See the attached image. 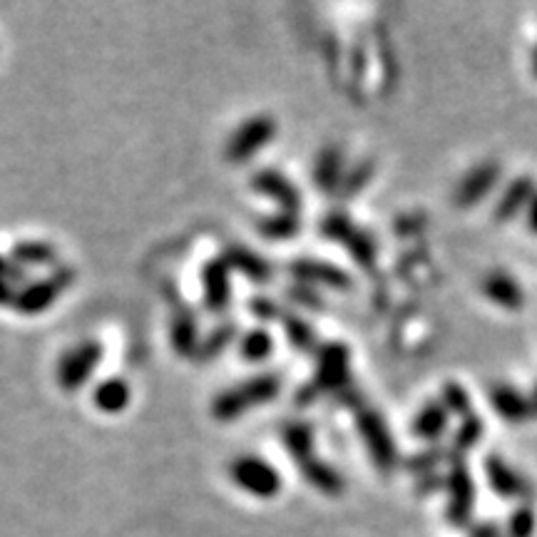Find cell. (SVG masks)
I'll return each instance as SVG.
<instances>
[{
    "mask_svg": "<svg viewBox=\"0 0 537 537\" xmlns=\"http://www.w3.org/2000/svg\"><path fill=\"white\" fill-rule=\"evenodd\" d=\"M490 403H493L495 411L510 423H523L528 421L533 413H530V401L520 391H515L513 386H493L490 388Z\"/></svg>",
    "mask_w": 537,
    "mask_h": 537,
    "instance_id": "4fadbf2b",
    "label": "cell"
},
{
    "mask_svg": "<svg viewBox=\"0 0 537 537\" xmlns=\"http://www.w3.org/2000/svg\"><path fill=\"white\" fill-rule=\"evenodd\" d=\"M234 257H237L239 267L247 271V274L252 276L254 281H267L269 279V267L262 262V259L252 257V254H247V252H237Z\"/></svg>",
    "mask_w": 537,
    "mask_h": 537,
    "instance_id": "484cf974",
    "label": "cell"
},
{
    "mask_svg": "<svg viewBox=\"0 0 537 537\" xmlns=\"http://www.w3.org/2000/svg\"><path fill=\"white\" fill-rule=\"evenodd\" d=\"M498 177H500L498 162H483V165H478L475 170H470L468 175H465L460 187L455 189L453 202L463 209L473 207V204H478L480 199L498 184Z\"/></svg>",
    "mask_w": 537,
    "mask_h": 537,
    "instance_id": "ba28073f",
    "label": "cell"
},
{
    "mask_svg": "<svg viewBox=\"0 0 537 537\" xmlns=\"http://www.w3.org/2000/svg\"><path fill=\"white\" fill-rule=\"evenodd\" d=\"M284 326H286V334H289V341L294 349L299 351H311L316 346V336L314 331H311V326L306 324L304 319H299V316H291L284 314Z\"/></svg>",
    "mask_w": 537,
    "mask_h": 537,
    "instance_id": "44dd1931",
    "label": "cell"
},
{
    "mask_svg": "<svg viewBox=\"0 0 537 537\" xmlns=\"http://www.w3.org/2000/svg\"><path fill=\"white\" fill-rule=\"evenodd\" d=\"M530 401V413H533V416L537 418V386H535V391H533V396L528 398Z\"/></svg>",
    "mask_w": 537,
    "mask_h": 537,
    "instance_id": "f546056e",
    "label": "cell"
},
{
    "mask_svg": "<svg viewBox=\"0 0 537 537\" xmlns=\"http://www.w3.org/2000/svg\"><path fill=\"white\" fill-rule=\"evenodd\" d=\"M321 232H324V237L331 239V242L344 244L358 267L371 269L373 264H376V242H373L363 229L354 227L344 212H331L329 217L321 222Z\"/></svg>",
    "mask_w": 537,
    "mask_h": 537,
    "instance_id": "7a4b0ae2",
    "label": "cell"
},
{
    "mask_svg": "<svg viewBox=\"0 0 537 537\" xmlns=\"http://www.w3.org/2000/svg\"><path fill=\"white\" fill-rule=\"evenodd\" d=\"M259 229L269 239H291L301 229V219L296 214H279V217L264 219Z\"/></svg>",
    "mask_w": 537,
    "mask_h": 537,
    "instance_id": "ffe728a7",
    "label": "cell"
},
{
    "mask_svg": "<svg viewBox=\"0 0 537 537\" xmlns=\"http://www.w3.org/2000/svg\"><path fill=\"white\" fill-rule=\"evenodd\" d=\"M356 426L358 431H361L363 441H366V448L368 453H371V460L376 463V468L388 473V470L398 463V453L391 441V433H388L386 423H383L381 413L361 406L356 411Z\"/></svg>",
    "mask_w": 537,
    "mask_h": 537,
    "instance_id": "3957f363",
    "label": "cell"
},
{
    "mask_svg": "<svg viewBox=\"0 0 537 537\" xmlns=\"http://www.w3.org/2000/svg\"><path fill=\"white\" fill-rule=\"evenodd\" d=\"M485 475H488L490 488L498 495H503V498L528 500L530 495H533V488H530L528 480H525L518 470L510 468L500 455H488V460H485Z\"/></svg>",
    "mask_w": 537,
    "mask_h": 537,
    "instance_id": "52a82bcc",
    "label": "cell"
},
{
    "mask_svg": "<svg viewBox=\"0 0 537 537\" xmlns=\"http://www.w3.org/2000/svg\"><path fill=\"white\" fill-rule=\"evenodd\" d=\"M450 473L446 478L448 488V520L455 528H463L468 525L470 515H473V503H475V485L473 478L468 473V465L460 455H450Z\"/></svg>",
    "mask_w": 537,
    "mask_h": 537,
    "instance_id": "277c9868",
    "label": "cell"
},
{
    "mask_svg": "<svg viewBox=\"0 0 537 537\" xmlns=\"http://www.w3.org/2000/svg\"><path fill=\"white\" fill-rule=\"evenodd\" d=\"M528 224H530V229L537 234V192L533 194V199H530V204H528Z\"/></svg>",
    "mask_w": 537,
    "mask_h": 537,
    "instance_id": "f1b7e54d",
    "label": "cell"
},
{
    "mask_svg": "<svg viewBox=\"0 0 537 537\" xmlns=\"http://www.w3.org/2000/svg\"><path fill=\"white\" fill-rule=\"evenodd\" d=\"M301 465V473H304V478L309 480L314 488H319L321 493L326 495H339L341 490H344V478H341L339 473H336L334 468H331L329 463H324V460L314 458L311 455L309 460H304Z\"/></svg>",
    "mask_w": 537,
    "mask_h": 537,
    "instance_id": "2e32d148",
    "label": "cell"
},
{
    "mask_svg": "<svg viewBox=\"0 0 537 537\" xmlns=\"http://www.w3.org/2000/svg\"><path fill=\"white\" fill-rule=\"evenodd\" d=\"M274 130L276 127L274 122H271V117H254V120H249L247 125L234 135L232 145H229V157H232L234 162H244L247 157H252L254 152L267 145L271 137H274Z\"/></svg>",
    "mask_w": 537,
    "mask_h": 537,
    "instance_id": "9c48e42d",
    "label": "cell"
},
{
    "mask_svg": "<svg viewBox=\"0 0 537 537\" xmlns=\"http://www.w3.org/2000/svg\"><path fill=\"white\" fill-rule=\"evenodd\" d=\"M533 533H535V513L528 508V505H523V508H518L513 515H510L508 537H533Z\"/></svg>",
    "mask_w": 537,
    "mask_h": 537,
    "instance_id": "cb8c5ba5",
    "label": "cell"
},
{
    "mask_svg": "<svg viewBox=\"0 0 537 537\" xmlns=\"http://www.w3.org/2000/svg\"><path fill=\"white\" fill-rule=\"evenodd\" d=\"M291 274L299 281H309V284H324L331 289H349L351 276L344 269L334 267L329 262H314V259H299L291 264Z\"/></svg>",
    "mask_w": 537,
    "mask_h": 537,
    "instance_id": "30bf717a",
    "label": "cell"
},
{
    "mask_svg": "<svg viewBox=\"0 0 537 537\" xmlns=\"http://www.w3.org/2000/svg\"><path fill=\"white\" fill-rule=\"evenodd\" d=\"M480 436H483V421H480L478 416L463 418V423H460L458 433H455L453 438V455L463 458V453H468L470 448L478 446Z\"/></svg>",
    "mask_w": 537,
    "mask_h": 537,
    "instance_id": "d6986e66",
    "label": "cell"
},
{
    "mask_svg": "<svg viewBox=\"0 0 537 537\" xmlns=\"http://www.w3.org/2000/svg\"><path fill=\"white\" fill-rule=\"evenodd\" d=\"M254 187L271 194V197L284 207V214L301 212L299 189H296L284 175H279V172H262V175H257V179H254Z\"/></svg>",
    "mask_w": 537,
    "mask_h": 537,
    "instance_id": "7c38bea8",
    "label": "cell"
},
{
    "mask_svg": "<svg viewBox=\"0 0 537 537\" xmlns=\"http://www.w3.org/2000/svg\"><path fill=\"white\" fill-rule=\"evenodd\" d=\"M291 296H296V299H299L301 296V304H306V306H311V309H321V299L319 296L314 294V291H306V289H294L291 291Z\"/></svg>",
    "mask_w": 537,
    "mask_h": 537,
    "instance_id": "83f0119b",
    "label": "cell"
},
{
    "mask_svg": "<svg viewBox=\"0 0 537 537\" xmlns=\"http://www.w3.org/2000/svg\"><path fill=\"white\" fill-rule=\"evenodd\" d=\"M483 294L488 296L493 304L503 306V309H520L525 304V294L520 289L518 281L513 276L503 274V271H493L483 279Z\"/></svg>",
    "mask_w": 537,
    "mask_h": 537,
    "instance_id": "8fae6325",
    "label": "cell"
},
{
    "mask_svg": "<svg viewBox=\"0 0 537 537\" xmlns=\"http://www.w3.org/2000/svg\"><path fill=\"white\" fill-rule=\"evenodd\" d=\"M341 165H344V157H341L339 147H326L319 155L314 170V184L324 192H334L341 182Z\"/></svg>",
    "mask_w": 537,
    "mask_h": 537,
    "instance_id": "e0dca14e",
    "label": "cell"
},
{
    "mask_svg": "<svg viewBox=\"0 0 537 537\" xmlns=\"http://www.w3.org/2000/svg\"><path fill=\"white\" fill-rule=\"evenodd\" d=\"M533 194H535L533 179L530 177L513 179L510 187L503 192V197L498 199V204H495V219H500V222H510V219H513L515 214L525 207V204H530Z\"/></svg>",
    "mask_w": 537,
    "mask_h": 537,
    "instance_id": "5bb4252c",
    "label": "cell"
},
{
    "mask_svg": "<svg viewBox=\"0 0 537 537\" xmlns=\"http://www.w3.org/2000/svg\"><path fill=\"white\" fill-rule=\"evenodd\" d=\"M448 428V411L441 401H431L428 406H423V411L418 413L416 421H413V433H416L421 441H438V438L446 433Z\"/></svg>",
    "mask_w": 537,
    "mask_h": 537,
    "instance_id": "9a60e30c",
    "label": "cell"
},
{
    "mask_svg": "<svg viewBox=\"0 0 537 537\" xmlns=\"http://www.w3.org/2000/svg\"><path fill=\"white\" fill-rule=\"evenodd\" d=\"M284 443L289 448V453L294 455L296 465L314 455V431H311L309 423H291V426H286Z\"/></svg>",
    "mask_w": 537,
    "mask_h": 537,
    "instance_id": "ac0fdd59",
    "label": "cell"
},
{
    "mask_svg": "<svg viewBox=\"0 0 537 537\" xmlns=\"http://www.w3.org/2000/svg\"><path fill=\"white\" fill-rule=\"evenodd\" d=\"M443 406H446L448 413H455L460 418L473 416V406H470V396L460 383H446L443 386Z\"/></svg>",
    "mask_w": 537,
    "mask_h": 537,
    "instance_id": "7402d4cb",
    "label": "cell"
},
{
    "mask_svg": "<svg viewBox=\"0 0 537 537\" xmlns=\"http://www.w3.org/2000/svg\"><path fill=\"white\" fill-rule=\"evenodd\" d=\"M349 358L351 354L344 344L321 346L319 358H316L314 381L296 393V403L299 406H309L321 393L341 391V388L349 386Z\"/></svg>",
    "mask_w": 537,
    "mask_h": 537,
    "instance_id": "6da1fadb",
    "label": "cell"
},
{
    "mask_svg": "<svg viewBox=\"0 0 537 537\" xmlns=\"http://www.w3.org/2000/svg\"><path fill=\"white\" fill-rule=\"evenodd\" d=\"M371 175H373V165H371V162H366V165L356 167V170L351 172V177L344 182V192L346 194L361 192V189L368 184V179H371Z\"/></svg>",
    "mask_w": 537,
    "mask_h": 537,
    "instance_id": "4316f807",
    "label": "cell"
},
{
    "mask_svg": "<svg viewBox=\"0 0 537 537\" xmlns=\"http://www.w3.org/2000/svg\"><path fill=\"white\" fill-rule=\"evenodd\" d=\"M279 391H281V381L276 376H271V373L254 378V381L244 383V386L234 388L232 393L219 398L217 416L234 418L237 413H242L244 408L257 406V403H269Z\"/></svg>",
    "mask_w": 537,
    "mask_h": 537,
    "instance_id": "8992f818",
    "label": "cell"
},
{
    "mask_svg": "<svg viewBox=\"0 0 537 537\" xmlns=\"http://www.w3.org/2000/svg\"><path fill=\"white\" fill-rule=\"evenodd\" d=\"M533 68H535V75H537V48H535V53H533Z\"/></svg>",
    "mask_w": 537,
    "mask_h": 537,
    "instance_id": "4dcf8cb0",
    "label": "cell"
},
{
    "mask_svg": "<svg viewBox=\"0 0 537 537\" xmlns=\"http://www.w3.org/2000/svg\"><path fill=\"white\" fill-rule=\"evenodd\" d=\"M232 480L257 498H274L281 490V478L274 468L262 458L244 455L232 463Z\"/></svg>",
    "mask_w": 537,
    "mask_h": 537,
    "instance_id": "5b68a950",
    "label": "cell"
},
{
    "mask_svg": "<svg viewBox=\"0 0 537 537\" xmlns=\"http://www.w3.org/2000/svg\"><path fill=\"white\" fill-rule=\"evenodd\" d=\"M443 455L446 453H443L441 448H428V450H423V453L413 455L406 465H408V470H413V473H431V470L441 463Z\"/></svg>",
    "mask_w": 537,
    "mask_h": 537,
    "instance_id": "d4e9b609",
    "label": "cell"
},
{
    "mask_svg": "<svg viewBox=\"0 0 537 537\" xmlns=\"http://www.w3.org/2000/svg\"><path fill=\"white\" fill-rule=\"evenodd\" d=\"M242 354L247 361H264L271 354V336L264 329L247 334L242 344Z\"/></svg>",
    "mask_w": 537,
    "mask_h": 537,
    "instance_id": "603a6c76",
    "label": "cell"
}]
</instances>
